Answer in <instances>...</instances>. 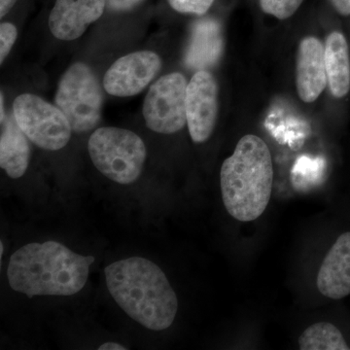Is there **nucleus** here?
<instances>
[{"instance_id": "nucleus-1", "label": "nucleus", "mask_w": 350, "mask_h": 350, "mask_svg": "<svg viewBox=\"0 0 350 350\" xmlns=\"http://www.w3.org/2000/svg\"><path fill=\"white\" fill-rule=\"evenodd\" d=\"M110 294L120 308L152 331L174 323L178 310L176 294L162 269L144 258L112 262L105 269Z\"/></svg>"}, {"instance_id": "nucleus-2", "label": "nucleus", "mask_w": 350, "mask_h": 350, "mask_svg": "<svg viewBox=\"0 0 350 350\" xmlns=\"http://www.w3.org/2000/svg\"><path fill=\"white\" fill-rule=\"evenodd\" d=\"M94 262L57 241L29 243L11 256L7 276L10 287L29 299L71 296L84 288Z\"/></svg>"}, {"instance_id": "nucleus-3", "label": "nucleus", "mask_w": 350, "mask_h": 350, "mask_svg": "<svg viewBox=\"0 0 350 350\" xmlns=\"http://www.w3.org/2000/svg\"><path fill=\"white\" fill-rule=\"evenodd\" d=\"M273 183L268 145L257 135H244L221 167V192L228 213L241 222L256 220L268 206Z\"/></svg>"}, {"instance_id": "nucleus-4", "label": "nucleus", "mask_w": 350, "mask_h": 350, "mask_svg": "<svg viewBox=\"0 0 350 350\" xmlns=\"http://www.w3.org/2000/svg\"><path fill=\"white\" fill-rule=\"evenodd\" d=\"M88 148L94 167L101 174L125 185L137 180L147 156L142 137L133 131L115 126L94 131Z\"/></svg>"}, {"instance_id": "nucleus-5", "label": "nucleus", "mask_w": 350, "mask_h": 350, "mask_svg": "<svg viewBox=\"0 0 350 350\" xmlns=\"http://www.w3.org/2000/svg\"><path fill=\"white\" fill-rule=\"evenodd\" d=\"M55 100L75 133H87L100 123L103 90L94 71L86 64L69 66L59 80Z\"/></svg>"}, {"instance_id": "nucleus-6", "label": "nucleus", "mask_w": 350, "mask_h": 350, "mask_svg": "<svg viewBox=\"0 0 350 350\" xmlns=\"http://www.w3.org/2000/svg\"><path fill=\"white\" fill-rule=\"evenodd\" d=\"M13 114L32 144L45 150L64 148L71 137L70 124L57 105L40 96L23 94L14 100Z\"/></svg>"}, {"instance_id": "nucleus-7", "label": "nucleus", "mask_w": 350, "mask_h": 350, "mask_svg": "<svg viewBox=\"0 0 350 350\" xmlns=\"http://www.w3.org/2000/svg\"><path fill=\"white\" fill-rule=\"evenodd\" d=\"M188 82L180 72L163 75L149 89L144 103L146 126L155 133L172 135L187 124Z\"/></svg>"}, {"instance_id": "nucleus-8", "label": "nucleus", "mask_w": 350, "mask_h": 350, "mask_svg": "<svg viewBox=\"0 0 350 350\" xmlns=\"http://www.w3.org/2000/svg\"><path fill=\"white\" fill-rule=\"evenodd\" d=\"M162 68V59L152 51H137L120 57L108 68L103 88L108 94L128 98L144 91Z\"/></svg>"}, {"instance_id": "nucleus-9", "label": "nucleus", "mask_w": 350, "mask_h": 350, "mask_svg": "<svg viewBox=\"0 0 350 350\" xmlns=\"http://www.w3.org/2000/svg\"><path fill=\"white\" fill-rule=\"evenodd\" d=\"M218 113V85L207 70H198L188 83L186 115L190 137L196 144L213 135Z\"/></svg>"}, {"instance_id": "nucleus-10", "label": "nucleus", "mask_w": 350, "mask_h": 350, "mask_svg": "<svg viewBox=\"0 0 350 350\" xmlns=\"http://www.w3.org/2000/svg\"><path fill=\"white\" fill-rule=\"evenodd\" d=\"M105 4L107 0H57L48 21L51 33L59 40L79 38L103 16Z\"/></svg>"}, {"instance_id": "nucleus-11", "label": "nucleus", "mask_w": 350, "mask_h": 350, "mask_svg": "<svg viewBox=\"0 0 350 350\" xmlns=\"http://www.w3.org/2000/svg\"><path fill=\"white\" fill-rule=\"evenodd\" d=\"M327 84L325 48L319 38L308 36L301 41L297 55V92L304 103H312Z\"/></svg>"}, {"instance_id": "nucleus-12", "label": "nucleus", "mask_w": 350, "mask_h": 350, "mask_svg": "<svg viewBox=\"0 0 350 350\" xmlns=\"http://www.w3.org/2000/svg\"><path fill=\"white\" fill-rule=\"evenodd\" d=\"M317 285L320 293L332 300H340L350 294V232L340 234L327 253Z\"/></svg>"}, {"instance_id": "nucleus-13", "label": "nucleus", "mask_w": 350, "mask_h": 350, "mask_svg": "<svg viewBox=\"0 0 350 350\" xmlns=\"http://www.w3.org/2000/svg\"><path fill=\"white\" fill-rule=\"evenodd\" d=\"M223 49L224 41L220 24L213 19H202L193 27L184 62L189 68L206 70L218 63Z\"/></svg>"}, {"instance_id": "nucleus-14", "label": "nucleus", "mask_w": 350, "mask_h": 350, "mask_svg": "<svg viewBox=\"0 0 350 350\" xmlns=\"http://www.w3.org/2000/svg\"><path fill=\"white\" fill-rule=\"evenodd\" d=\"M27 138L18 125L13 113L2 122L0 167L11 178H20L29 167L31 146Z\"/></svg>"}, {"instance_id": "nucleus-15", "label": "nucleus", "mask_w": 350, "mask_h": 350, "mask_svg": "<svg viewBox=\"0 0 350 350\" xmlns=\"http://www.w3.org/2000/svg\"><path fill=\"white\" fill-rule=\"evenodd\" d=\"M324 48L329 89L335 98H344L350 91V57L347 39L342 32H331Z\"/></svg>"}, {"instance_id": "nucleus-16", "label": "nucleus", "mask_w": 350, "mask_h": 350, "mask_svg": "<svg viewBox=\"0 0 350 350\" xmlns=\"http://www.w3.org/2000/svg\"><path fill=\"white\" fill-rule=\"evenodd\" d=\"M301 350H349L342 332L329 322L312 324L299 338Z\"/></svg>"}, {"instance_id": "nucleus-17", "label": "nucleus", "mask_w": 350, "mask_h": 350, "mask_svg": "<svg viewBox=\"0 0 350 350\" xmlns=\"http://www.w3.org/2000/svg\"><path fill=\"white\" fill-rule=\"evenodd\" d=\"M325 162L323 159L300 157L292 170V180L299 188L314 185L323 175Z\"/></svg>"}, {"instance_id": "nucleus-18", "label": "nucleus", "mask_w": 350, "mask_h": 350, "mask_svg": "<svg viewBox=\"0 0 350 350\" xmlns=\"http://www.w3.org/2000/svg\"><path fill=\"white\" fill-rule=\"evenodd\" d=\"M303 2L304 0H259L262 12L273 16L278 20L292 17Z\"/></svg>"}, {"instance_id": "nucleus-19", "label": "nucleus", "mask_w": 350, "mask_h": 350, "mask_svg": "<svg viewBox=\"0 0 350 350\" xmlns=\"http://www.w3.org/2000/svg\"><path fill=\"white\" fill-rule=\"evenodd\" d=\"M167 2L176 12L202 16L211 9L214 0H167Z\"/></svg>"}, {"instance_id": "nucleus-20", "label": "nucleus", "mask_w": 350, "mask_h": 350, "mask_svg": "<svg viewBox=\"0 0 350 350\" xmlns=\"http://www.w3.org/2000/svg\"><path fill=\"white\" fill-rule=\"evenodd\" d=\"M17 36V27L11 23H3L0 25V63L3 64Z\"/></svg>"}, {"instance_id": "nucleus-21", "label": "nucleus", "mask_w": 350, "mask_h": 350, "mask_svg": "<svg viewBox=\"0 0 350 350\" xmlns=\"http://www.w3.org/2000/svg\"><path fill=\"white\" fill-rule=\"evenodd\" d=\"M144 0H107V6L114 12H128L139 5Z\"/></svg>"}, {"instance_id": "nucleus-22", "label": "nucleus", "mask_w": 350, "mask_h": 350, "mask_svg": "<svg viewBox=\"0 0 350 350\" xmlns=\"http://www.w3.org/2000/svg\"><path fill=\"white\" fill-rule=\"evenodd\" d=\"M332 6L342 16H350V0H330Z\"/></svg>"}, {"instance_id": "nucleus-23", "label": "nucleus", "mask_w": 350, "mask_h": 350, "mask_svg": "<svg viewBox=\"0 0 350 350\" xmlns=\"http://www.w3.org/2000/svg\"><path fill=\"white\" fill-rule=\"evenodd\" d=\"M17 0H0V18H3L15 5Z\"/></svg>"}, {"instance_id": "nucleus-24", "label": "nucleus", "mask_w": 350, "mask_h": 350, "mask_svg": "<svg viewBox=\"0 0 350 350\" xmlns=\"http://www.w3.org/2000/svg\"><path fill=\"white\" fill-rule=\"evenodd\" d=\"M126 347L123 345L117 344V342H105L98 347V350H126Z\"/></svg>"}, {"instance_id": "nucleus-25", "label": "nucleus", "mask_w": 350, "mask_h": 350, "mask_svg": "<svg viewBox=\"0 0 350 350\" xmlns=\"http://www.w3.org/2000/svg\"><path fill=\"white\" fill-rule=\"evenodd\" d=\"M6 117L5 109H4V94L1 92V94H0V122L2 123Z\"/></svg>"}, {"instance_id": "nucleus-26", "label": "nucleus", "mask_w": 350, "mask_h": 350, "mask_svg": "<svg viewBox=\"0 0 350 350\" xmlns=\"http://www.w3.org/2000/svg\"><path fill=\"white\" fill-rule=\"evenodd\" d=\"M3 252H4V244L3 243H0V256L2 257V255H3Z\"/></svg>"}]
</instances>
